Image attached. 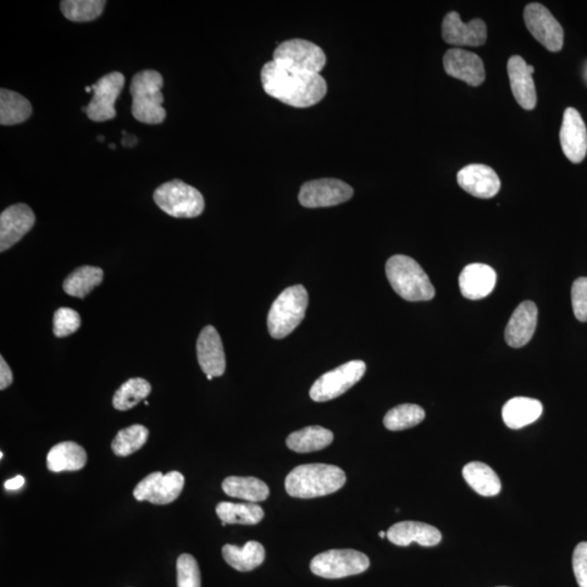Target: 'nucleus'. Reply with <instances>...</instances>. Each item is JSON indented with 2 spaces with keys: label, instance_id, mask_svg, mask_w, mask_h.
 I'll use <instances>...</instances> for the list:
<instances>
[{
  "label": "nucleus",
  "instance_id": "obj_14",
  "mask_svg": "<svg viewBox=\"0 0 587 587\" xmlns=\"http://www.w3.org/2000/svg\"><path fill=\"white\" fill-rule=\"evenodd\" d=\"M35 224V214L25 204H16L0 214V252L15 245L29 234Z\"/></svg>",
  "mask_w": 587,
  "mask_h": 587
},
{
  "label": "nucleus",
  "instance_id": "obj_15",
  "mask_svg": "<svg viewBox=\"0 0 587 587\" xmlns=\"http://www.w3.org/2000/svg\"><path fill=\"white\" fill-rule=\"evenodd\" d=\"M443 40L456 46H481L486 42L487 27L481 19L464 24L455 11L448 14L442 25Z\"/></svg>",
  "mask_w": 587,
  "mask_h": 587
},
{
  "label": "nucleus",
  "instance_id": "obj_8",
  "mask_svg": "<svg viewBox=\"0 0 587 587\" xmlns=\"http://www.w3.org/2000/svg\"><path fill=\"white\" fill-rule=\"evenodd\" d=\"M365 370L367 365L362 360H353L342 364L339 368L321 375L310 389L309 395L313 401L318 403L334 400L357 384L363 379Z\"/></svg>",
  "mask_w": 587,
  "mask_h": 587
},
{
  "label": "nucleus",
  "instance_id": "obj_36",
  "mask_svg": "<svg viewBox=\"0 0 587 587\" xmlns=\"http://www.w3.org/2000/svg\"><path fill=\"white\" fill-rule=\"evenodd\" d=\"M106 5L104 0H65L61 2V13L74 22L93 21L101 16Z\"/></svg>",
  "mask_w": 587,
  "mask_h": 587
},
{
  "label": "nucleus",
  "instance_id": "obj_26",
  "mask_svg": "<svg viewBox=\"0 0 587 587\" xmlns=\"http://www.w3.org/2000/svg\"><path fill=\"white\" fill-rule=\"evenodd\" d=\"M224 561L241 572H252L264 562L265 552L260 542H247L243 547L226 544L223 548Z\"/></svg>",
  "mask_w": 587,
  "mask_h": 587
},
{
  "label": "nucleus",
  "instance_id": "obj_27",
  "mask_svg": "<svg viewBox=\"0 0 587 587\" xmlns=\"http://www.w3.org/2000/svg\"><path fill=\"white\" fill-rule=\"evenodd\" d=\"M463 479L481 496H496L502 490V482L495 471L483 463L473 462L463 469Z\"/></svg>",
  "mask_w": 587,
  "mask_h": 587
},
{
  "label": "nucleus",
  "instance_id": "obj_20",
  "mask_svg": "<svg viewBox=\"0 0 587 587\" xmlns=\"http://www.w3.org/2000/svg\"><path fill=\"white\" fill-rule=\"evenodd\" d=\"M512 91L517 103L524 110H533L537 103L536 88L532 75L534 66L529 65L520 56H512L507 65Z\"/></svg>",
  "mask_w": 587,
  "mask_h": 587
},
{
  "label": "nucleus",
  "instance_id": "obj_12",
  "mask_svg": "<svg viewBox=\"0 0 587 587\" xmlns=\"http://www.w3.org/2000/svg\"><path fill=\"white\" fill-rule=\"evenodd\" d=\"M353 196L350 184L337 179H320L304 183L298 199L306 208L333 207L346 203Z\"/></svg>",
  "mask_w": 587,
  "mask_h": 587
},
{
  "label": "nucleus",
  "instance_id": "obj_13",
  "mask_svg": "<svg viewBox=\"0 0 587 587\" xmlns=\"http://www.w3.org/2000/svg\"><path fill=\"white\" fill-rule=\"evenodd\" d=\"M525 25L537 42L552 53L563 46V29L551 11L539 3H532L524 9Z\"/></svg>",
  "mask_w": 587,
  "mask_h": 587
},
{
  "label": "nucleus",
  "instance_id": "obj_11",
  "mask_svg": "<svg viewBox=\"0 0 587 587\" xmlns=\"http://www.w3.org/2000/svg\"><path fill=\"white\" fill-rule=\"evenodd\" d=\"M125 85L124 75L112 72L92 85L94 96L87 107L83 108L92 121L104 122L117 115L114 104Z\"/></svg>",
  "mask_w": 587,
  "mask_h": 587
},
{
  "label": "nucleus",
  "instance_id": "obj_34",
  "mask_svg": "<svg viewBox=\"0 0 587 587\" xmlns=\"http://www.w3.org/2000/svg\"><path fill=\"white\" fill-rule=\"evenodd\" d=\"M149 432L145 426L134 424L118 432L113 441L112 448L115 455L126 457L132 455L146 444Z\"/></svg>",
  "mask_w": 587,
  "mask_h": 587
},
{
  "label": "nucleus",
  "instance_id": "obj_22",
  "mask_svg": "<svg viewBox=\"0 0 587 587\" xmlns=\"http://www.w3.org/2000/svg\"><path fill=\"white\" fill-rule=\"evenodd\" d=\"M539 318V310L536 304L531 301H525L519 304L505 331L507 344L512 348H520L528 344L533 337Z\"/></svg>",
  "mask_w": 587,
  "mask_h": 587
},
{
  "label": "nucleus",
  "instance_id": "obj_45",
  "mask_svg": "<svg viewBox=\"0 0 587 587\" xmlns=\"http://www.w3.org/2000/svg\"><path fill=\"white\" fill-rule=\"evenodd\" d=\"M97 140H98V141H102V142H103V141L104 140V136H98V137H97Z\"/></svg>",
  "mask_w": 587,
  "mask_h": 587
},
{
  "label": "nucleus",
  "instance_id": "obj_42",
  "mask_svg": "<svg viewBox=\"0 0 587 587\" xmlns=\"http://www.w3.org/2000/svg\"><path fill=\"white\" fill-rule=\"evenodd\" d=\"M25 485V478L22 475L15 476L5 482V489L7 491H15L21 489Z\"/></svg>",
  "mask_w": 587,
  "mask_h": 587
},
{
  "label": "nucleus",
  "instance_id": "obj_38",
  "mask_svg": "<svg viewBox=\"0 0 587 587\" xmlns=\"http://www.w3.org/2000/svg\"><path fill=\"white\" fill-rule=\"evenodd\" d=\"M81 326L80 314L71 308H59L54 315V334L65 337L74 334Z\"/></svg>",
  "mask_w": 587,
  "mask_h": 587
},
{
  "label": "nucleus",
  "instance_id": "obj_9",
  "mask_svg": "<svg viewBox=\"0 0 587 587\" xmlns=\"http://www.w3.org/2000/svg\"><path fill=\"white\" fill-rule=\"evenodd\" d=\"M274 61L287 68L319 75L324 68L326 56L323 48L315 44L301 38H294L280 44L275 48Z\"/></svg>",
  "mask_w": 587,
  "mask_h": 587
},
{
  "label": "nucleus",
  "instance_id": "obj_4",
  "mask_svg": "<svg viewBox=\"0 0 587 587\" xmlns=\"http://www.w3.org/2000/svg\"><path fill=\"white\" fill-rule=\"evenodd\" d=\"M386 276L398 295L408 302H428L435 296L428 274L405 254H395L386 263Z\"/></svg>",
  "mask_w": 587,
  "mask_h": 587
},
{
  "label": "nucleus",
  "instance_id": "obj_44",
  "mask_svg": "<svg viewBox=\"0 0 587 587\" xmlns=\"http://www.w3.org/2000/svg\"><path fill=\"white\" fill-rule=\"evenodd\" d=\"M92 91H93V90H92V86H86V87H85V92H86V93H92Z\"/></svg>",
  "mask_w": 587,
  "mask_h": 587
},
{
  "label": "nucleus",
  "instance_id": "obj_16",
  "mask_svg": "<svg viewBox=\"0 0 587 587\" xmlns=\"http://www.w3.org/2000/svg\"><path fill=\"white\" fill-rule=\"evenodd\" d=\"M561 144L564 156L570 162H583L587 154V130L577 109L567 108L563 114Z\"/></svg>",
  "mask_w": 587,
  "mask_h": 587
},
{
  "label": "nucleus",
  "instance_id": "obj_48",
  "mask_svg": "<svg viewBox=\"0 0 587 587\" xmlns=\"http://www.w3.org/2000/svg\"><path fill=\"white\" fill-rule=\"evenodd\" d=\"M502 587H505V586H502Z\"/></svg>",
  "mask_w": 587,
  "mask_h": 587
},
{
  "label": "nucleus",
  "instance_id": "obj_2",
  "mask_svg": "<svg viewBox=\"0 0 587 587\" xmlns=\"http://www.w3.org/2000/svg\"><path fill=\"white\" fill-rule=\"evenodd\" d=\"M346 483L344 471L332 464L310 463L293 469L285 480L287 494L296 498H315L333 494Z\"/></svg>",
  "mask_w": 587,
  "mask_h": 587
},
{
  "label": "nucleus",
  "instance_id": "obj_6",
  "mask_svg": "<svg viewBox=\"0 0 587 587\" xmlns=\"http://www.w3.org/2000/svg\"><path fill=\"white\" fill-rule=\"evenodd\" d=\"M154 201L165 214L174 218H196L204 209L202 193L180 180L160 185L154 193Z\"/></svg>",
  "mask_w": 587,
  "mask_h": 587
},
{
  "label": "nucleus",
  "instance_id": "obj_1",
  "mask_svg": "<svg viewBox=\"0 0 587 587\" xmlns=\"http://www.w3.org/2000/svg\"><path fill=\"white\" fill-rule=\"evenodd\" d=\"M262 83L269 96L294 108L313 107L328 93L323 76L287 68L274 60L263 66Z\"/></svg>",
  "mask_w": 587,
  "mask_h": 587
},
{
  "label": "nucleus",
  "instance_id": "obj_23",
  "mask_svg": "<svg viewBox=\"0 0 587 587\" xmlns=\"http://www.w3.org/2000/svg\"><path fill=\"white\" fill-rule=\"evenodd\" d=\"M387 539L397 546H409L415 542L421 546L431 547L440 544L442 534L430 524L403 522L393 525L387 531Z\"/></svg>",
  "mask_w": 587,
  "mask_h": 587
},
{
  "label": "nucleus",
  "instance_id": "obj_10",
  "mask_svg": "<svg viewBox=\"0 0 587 587\" xmlns=\"http://www.w3.org/2000/svg\"><path fill=\"white\" fill-rule=\"evenodd\" d=\"M184 483V476L179 471H171L167 474L154 473L135 486L133 495L138 502L147 501L154 505H168L177 500Z\"/></svg>",
  "mask_w": 587,
  "mask_h": 587
},
{
  "label": "nucleus",
  "instance_id": "obj_41",
  "mask_svg": "<svg viewBox=\"0 0 587 587\" xmlns=\"http://www.w3.org/2000/svg\"><path fill=\"white\" fill-rule=\"evenodd\" d=\"M14 382L13 371H11L4 357H0V390L7 389Z\"/></svg>",
  "mask_w": 587,
  "mask_h": 587
},
{
  "label": "nucleus",
  "instance_id": "obj_35",
  "mask_svg": "<svg viewBox=\"0 0 587 587\" xmlns=\"http://www.w3.org/2000/svg\"><path fill=\"white\" fill-rule=\"evenodd\" d=\"M424 418L423 408L413 405V403H403V405L391 409L385 414L383 423L387 430L403 431L413 428L423 423Z\"/></svg>",
  "mask_w": 587,
  "mask_h": 587
},
{
  "label": "nucleus",
  "instance_id": "obj_30",
  "mask_svg": "<svg viewBox=\"0 0 587 587\" xmlns=\"http://www.w3.org/2000/svg\"><path fill=\"white\" fill-rule=\"evenodd\" d=\"M218 517L223 522L224 527L226 524H257L264 517V512L257 503H236L223 502L215 508Z\"/></svg>",
  "mask_w": 587,
  "mask_h": 587
},
{
  "label": "nucleus",
  "instance_id": "obj_29",
  "mask_svg": "<svg viewBox=\"0 0 587 587\" xmlns=\"http://www.w3.org/2000/svg\"><path fill=\"white\" fill-rule=\"evenodd\" d=\"M223 490L230 497L241 498L249 502L267 500L270 490L264 481L253 476H229L224 481Z\"/></svg>",
  "mask_w": 587,
  "mask_h": 587
},
{
  "label": "nucleus",
  "instance_id": "obj_5",
  "mask_svg": "<svg viewBox=\"0 0 587 587\" xmlns=\"http://www.w3.org/2000/svg\"><path fill=\"white\" fill-rule=\"evenodd\" d=\"M308 293L303 285L287 287L275 299L268 315L269 333L274 339H284L297 328L306 314Z\"/></svg>",
  "mask_w": 587,
  "mask_h": 587
},
{
  "label": "nucleus",
  "instance_id": "obj_43",
  "mask_svg": "<svg viewBox=\"0 0 587 587\" xmlns=\"http://www.w3.org/2000/svg\"><path fill=\"white\" fill-rule=\"evenodd\" d=\"M379 535H380L381 539H384V537L387 536V532L382 531V532H380Z\"/></svg>",
  "mask_w": 587,
  "mask_h": 587
},
{
  "label": "nucleus",
  "instance_id": "obj_31",
  "mask_svg": "<svg viewBox=\"0 0 587 587\" xmlns=\"http://www.w3.org/2000/svg\"><path fill=\"white\" fill-rule=\"evenodd\" d=\"M32 114V104L20 94L5 90L0 91V124L15 125L24 124Z\"/></svg>",
  "mask_w": 587,
  "mask_h": 587
},
{
  "label": "nucleus",
  "instance_id": "obj_24",
  "mask_svg": "<svg viewBox=\"0 0 587 587\" xmlns=\"http://www.w3.org/2000/svg\"><path fill=\"white\" fill-rule=\"evenodd\" d=\"M542 413L540 401L529 397H514L502 407V420L508 428L519 430L535 423Z\"/></svg>",
  "mask_w": 587,
  "mask_h": 587
},
{
  "label": "nucleus",
  "instance_id": "obj_19",
  "mask_svg": "<svg viewBox=\"0 0 587 587\" xmlns=\"http://www.w3.org/2000/svg\"><path fill=\"white\" fill-rule=\"evenodd\" d=\"M197 357L204 374L214 378L224 374L226 363L223 341L213 325L206 326L199 334Z\"/></svg>",
  "mask_w": 587,
  "mask_h": 587
},
{
  "label": "nucleus",
  "instance_id": "obj_37",
  "mask_svg": "<svg viewBox=\"0 0 587 587\" xmlns=\"http://www.w3.org/2000/svg\"><path fill=\"white\" fill-rule=\"evenodd\" d=\"M176 572L177 587H202L198 563L190 553H183L177 559Z\"/></svg>",
  "mask_w": 587,
  "mask_h": 587
},
{
  "label": "nucleus",
  "instance_id": "obj_47",
  "mask_svg": "<svg viewBox=\"0 0 587 587\" xmlns=\"http://www.w3.org/2000/svg\"><path fill=\"white\" fill-rule=\"evenodd\" d=\"M109 147L114 149L115 145H114V144H110Z\"/></svg>",
  "mask_w": 587,
  "mask_h": 587
},
{
  "label": "nucleus",
  "instance_id": "obj_39",
  "mask_svg": "<svg viewBox=\"0 0 587 587\" xmlns=\"http://www.w3.org/2000/svg\"><path fill=\"white\" fill-rule=\"evenodd\" d=\"M572 308L575 318L581 323L587 321V278L574 281L572 290Z\"/></svg>",
  "mask_w": 587,
  "mask_h": 587
},
{
  "label": "nucleus",
  "instance_id": "obj_3",
  "mask_svg": "<svg viewBox=\"0 0 587 587\" xmlns=\"http://www.w3.org/2000/svg\"><path fill=\"white\" fill-rule=\"evenodd\" d=\"M164 77L158 71L144 70L133 76L130 93L132 114L145 124H160L165 119L163 95Z\"/></svg>",
  "mask_w": 587,
  "mask_h": 587
},
{
  "label": "nucleus",
  "instance_id": "obj_46",
  "mask_svg": "<svg viewBox=\"0 0 587 587\" xmlns=\"http://www.w3.org/2000/svg\"><path fill=\"white\" fill-rule=\"evenodd\" d=\"M207 379H208V380H213V379H214V376H212V375H207Z\"/></svg>",
  "mask_w": 587,
  "mask_h": 587
},
{
  "label": "nucleus",
  "instance_id": "obj_32",
  "mask_svg": "<svg viewBox=\"0 0 587 587\" xmlns=\"http://www.w3.org/2000/svg\"><path fill=\"white\" fill-rule=\"evenodd\" d=\"M104 271L101 268L85 265L76 269L64 282V290L68 295L85 298L95 287L102 284Z\"/></svg>",
  "mask_w": 587,
  "mask_h": 587
},
{
  "label": "nucleus",
  "instance_id": "obj_18",
  "mask_svg": "<svg viewBox=\"0 0 587 587\" xmlns=\"http://www.w3.org/2000/svg\"><path fill=\"white\" fill-rule=\"evenodd\" d=\"M443 63L448 75L466 82L470 86H479L485 81L484 64L478 55L453 48L445 54Z\"/></svg>",
  "mask_w": 587,
  "mask_h": 587
},
{
  "label": "nucleus",
  "instance_id": "obj_7",
  "mask_svg": "<svg viewBox=\"0 0 587 587\" xmlns=\"http://www.w3.org/2000/svg\"><path fill=\"white\" fill-rule=\"evenodd\" d=\"M370 566L364 553L353 550H332L319 553L310 563L313 574L324 579H342L360 574Z\"/></svg>",
  "mask_w": 587,
  "mask_h": 587
},
{
  "label": "nucleus",
  "instance_id": "obj_40",
  "mask_svg": "<svg viewBox=\"0 0 587 587\" xmlns=\"http://www.w3.org/2000/svg\"><path fill=\"white\" fill-rule=\"evenodd\" d=\"M572 567L579 586L587 587V542H580L575 547L572 557Z\"/></svg>",
  "mask_w": 587,
  "mask_h": 587
},
{
  "label": "nucleus",
  "instance_id": "obj_17",
  "mask_svg": "<svg viewBox=\"0 0 587 587\" xmlns=\"http://www.w3.org/2000/svg\"><path fill=\"white\" fill-rule=\"evenodd\" d=\"M459 186L474 197L490 199L501 190L500 176L489 165L473 164L457 174Z\"/></svg>",
  "mask_w": 587,
  "mask_h": 587
},
{
  "label": "nucleus",
  "instance_id": "obj_28",
  "mask_svg": "<svg viewBox=\"0 0 587 587\" xmlns=\"http://www.w3.org/2000/svg\"><path fill=\"white\" fill-rule=\"evenodd\" d=\"M334 435L328 429L320 425L294 432L286 440V445L296 453H313L324 450L333 442Z\"/></svg>",
  "mask_w": 587,
  "mask_h": 587
},
{
  "label": "nucleus",
  "instance_id": "obj_33",
  "mask_svg": "<svg viewBox=\"0 0 587 587\" xmlns=\"http://www.w3.org/2000/svg\"><path fill=\"white\" fill-rule=\"evenodd\" d=\"M152 385L141 378L131 379L120 386L114 396V407L117 411L125 412L135 407L138 403L145 400L151 394Z\"/></svg>",
  "mask_w": 587,
  "mask_h": 587
},
{
  "label": "nucleus",
  "instance_id": "obj_21",
  "mask_svg": "<svg viewBox=\"0 0 587 587\" xmlns=\"http://www.w3.org/2000/svg\"><path fill=\"white\" fill-rule=\"evenodd\" d=\"M496 281L495 270L490 265L471 264L466 265L459 275V289L470 301H479L494 291Z\"/></svg>",
  "mask_w": 587,
  "mask_h": 587
},
{
  "label": "nucleus",
  "instance_id": "obj_25",
  "mask_svg": "<svg viewBox=\"0 0 587 587\" xmlns=\"http://www.w3.org/2000/svg\"><path fill=\"white\" fill-rule=\"evenodd\" d=\"M86 462L85 448L75 442L59 443L47 455V467L53 473L81 470L85 467Z\"/></svg>",
  "mask_w": 587,
  "mask_h": 587
}]
</instances>
